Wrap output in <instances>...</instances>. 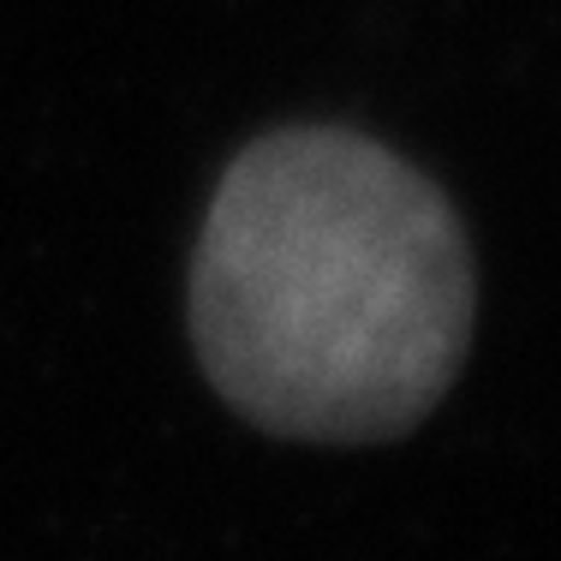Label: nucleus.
<instances>
[{"label": "nucleus", "mask_w": 561, "mask_h": 561, "mask_svg": "<svg viewBox=\"0 0 561 561\" xmlns=\"http://www.w3.org/2000/svg\"><path fill=\"white\" fill-rule=\"evenodd\" d=\"M192 346L287 443H389L466 365L478 270L454 204L346 126H280L227 162L192 251Z\"/></svg>", "instance_id": "f257e3e1"}]
</instances>
